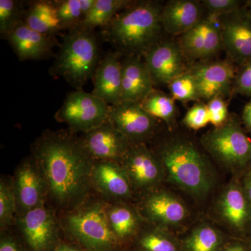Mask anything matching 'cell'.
I'll return each mask as SVG.
<instances>
[{"mask_svg": "<svg viewBox=\"0 0 251 251\" xmlns=\"http://www.w3.org/2000/svg\"><path fill=\"white\" fill-rule=\"evenodd\" d=\"M105 214L109 226L120 243L133 237L140 227L136 211L122 202H107Z\"/></svg>", "mask_w": 251, "mask_h": 251, "instance_id": "obj_25", "label": "cell"}, {"mask_svg": "<svg viewBox=\"0 0 251 251\" xmlns=\"http://www.w3.org/2000/svg\"><path fill=\"white\" fill-rule=\"evenodd\" d=\"M91 185L107 202H122L132 196L133 186L121 163L113 161H95Z\"/></svg>", "mask_w": 251, "mask_h": 251, "instance_id": "obj_14", "label": "cell"}, {"mask_svg": "<svg viewBox=\"0 0 251 251\" xmlns=\"http://www.w3.org/2000/svg\"><path fill=\"white\" fill-rule=\"evenodd\" d=\"M243 119L248 130L251 133V101L249 102L244 109Z\"/></svg>", "mask_w": 251, "mask_h": 251, "instance_id": "obj_41", "label": "cell"}, {"mask_svg": "<svg viewBox=\"0 0 251 251\" xmlns=\"http://www.w3.org/2000/svg\"><path fill=\"white\" fill-rule=\"evenodd\" d=\"M163 6L153 1H134L117 14L99 35L122 57L140 55L159 41Z\"/></svg>", "mask_w": 251, "mask_h": 251, "instance_id": "obj_2", "label": "cell"}, {"mask_svg": "<svg viewBox=\"0 0 251 251\" xmlns=\"http://www.w3.org/2000/svg\"><path fill=\"white\" fill-rule=\"evenodd\" d=\"M122 57L116 51L108 52L100 59L92 77V93L109 105L122 101Z\"/></svg>", "mask_w": 251, "mask_h": 251, "instance_id": "obj_18", "label": "cell"}, {"mask_svg": "<svg viewBox=\"0 0 251 251\" xmlns=\"http://www.w3.org/2000/svg\"><path fill=\"white\" fill-rule=\"evenodd\" d=\"M171 97L182 102L200 99L197 82L191 71H186L175 77L168 85Z\"/></svg>", "mask_w": 251, "mask_h": 251, "instance_id": "obj_32", "label": "cell"}, {"mask_svg": "<svg viewBox=\"0 0 251 251\" xmlns=\"http://www.w3.org/2000/svg\"><path fill=\"white\" fill-rule=\"evenodd\" d=\"M31 155L45 180L48 199L63 213L85 202L92 189L94 160L69 128L46 130L31 144Z\"/></svg>", "mask_w": 251, "mask_h": 251, "instance_id": "obj_1", "label": "cell"}, {"mask_svg": "<svg viewBox=\"0 0 251 251\" xmlns=\"http://www.w3.org/2000/svg\"><path fill=\"white\" fill-rule=\"evenodd\" d=\"M108 120L131 144H145L156 128L157 119L139 102L121 101L109 106Z\"/></svg>", "mask_w": 251, "mask_h": 251, "instance_id": "obj_10", "label": "cell"}, {"mask_svg": "<svg viewBox=\"0 0 251 251\" xmlns=\"http://www.w3.org/2000/svg\"><path fill=\"white\" fill-rule=\"evenodd\" d=\"M210 123L214 126L219 127L227 122L228 110L227 105L221 97H216L209 100L207 104Z\"/></svg>", "mask_w": 251, "mask_h": 251, "instance_id": "obj_36", "label": "cell"}, {"mask_svg": "<svg viewBox=\"0 0 251 251\" xmlns=\"http://www.w3.org/2000/svg\"><path fill=\"white\" fill-rule=\"evenodd\" d=\"M21 61L41 60L55 57L54 48L59 46L54 36L41 34L25 23L16 26L4 38Z\"/></svg>", "mask_w": 251, "mask_h": 251, "instance_id": "obj_15", "label": "cell"}, {"mask_svg": "<svg viewBox=\"0 0 251 251\" xmlns=\"http://www.w3.org/2000/svg\"><path fill=\"white\" fill-rule=\"evenodd\" d=\"M202 6L191 0L170 1L163 7L161 23L171 35L184 34L202 20Z\"/></svg>", "mask_w": 251, "mask_h": 251, "instance_id": "obj_21", "label": "cell"}, {"mask_svg": "<svg viewBox=\"0 0 251 251\" xmlns=\"http://www.w3.org/2000/svg\"><path fill=\"white\" fill-rule=\"evenodd\" d=\"M142 57L130 55L122 59V101L141 103L154 89L152 77Z\"/></svg>", "mask_w": 251, "mask_h": 251, "instance_id": "obj_20", "label": "cell"}, {"mask_svg": "<svg viewBox=\"0 0 251 251\" xmlns=\"http://www.w3.org/2000/svg\"><path fill=\"white\" fill-rule=\"evenodd\" d=\"M221 244V235L211 226H199L193 231L185 242L187 251H217Z\"/></svg>", "mask_w": 251, "mask_h": 251, "instance_id": "obj_29", "label": "cell"}, {"mask_svg": "<svg viewBox=\"0 0 251 251\" xmlns=\"http://www.w3.org/2000/svg\"><path fill=\"white\" fill-rule=\"evenodd\" d=\"M131 0H96L86 15L82 22L77 27L95 30L106 27L119 13L133 4Z\"/></svg>", "mask_w": 251, "mask_h": 251, "instance_id": "obj_26", "label": "cell"}, {"mask_svg": "<svg viewBox=\"0 0 251 251\" xmlns=\"http://www.w3.org/2000/svg\"><path fill=\"white\" fill-rule=\"evenodd\" d=\"M25 12L23 1L0 0V34L2 39L25 21Z\"/></svg>", "mask_w": 251, "mask_h": 251, "instance_id": "obj_31", "label": "cell"}, {"mask_svg": "<svg viewBox=\"0 0 251 251\" xmlns=\"http://www.w3.org/2000/svg\"><path fill=\"white\" fill-rule=\"evenodd\" d=\"M202 144L225 166L239 168L251 162V140L233 121L226 122L204 135Z\"/></svg>", "mask_w": 251, "mask_h": 251, "instance_id": "obj_7", "label": "cell"}, {"mask_svg": "<svg viewBox=\"0 0 251 251\" xmlns=\"http://www.w3.org/2000/svg\"><path fill=\"white\" fill-rule=\"evenodd\" d=\"M238 14L223 16L220 29L227 54L234 60L244 61L251 58V18Z\"/></svg>", "mask_w": 251, "mask_h": 251, "instance_id": "obj_19", "label": "cell"}, {"mask_svg": "<svg viewBox=\"0 0 251 251\" xmlns=\"http://www.w3.org/2000/svg\"><path fill=\"white\" fill-rule=\"evenodd\" d=\"M25 23L41 34L54 36L61 31L55 0H36L26 9Z\"/></svg>", "mask_w": 251, "mask_h": 251, "instance_id": "obj_24", "label": "cell"}, {"mask_svg": "<svg viewBox=\"0 0 251 251\" xmlns=\"http://www.w3.org/2000/svg\"><path fill=\"white\" fill-rule=\"evenodd\" d=\"M202 4L210 17L214 18L236 12L239 8V1L237 0H204Z\"/></svg>", "mask_w": 251, "mask_h": 251, "instance_id": "obj_35", "label": "cell"}, {"mask_svg": "<svg viewBox=\"0 0 251 251\" xmlns=\"http://www.w3.org/2000/svg\"><path fill=\"white\" fill-rule=\"evenodd\" d=\"M179 44L183 54L201 60L214 57L224 48L221 29L211 17L201 20L183 34Z\"/></svg>", "mask_w": 251, "mask_h": 251, "instance_id": "obj_16", "label": "cell"}, {"mask_svg": "<svg viewBox=\"0 0 251 251\" xmlns=\"http://www.w3.org/2000/svg\"><path fill=\"white\" fill-rule=\"evenodd\" d=\"M109 106L93 94L75 90L67 94L54 118L74 133H84L108 120Z\"/></svg>", "mask_w": 251, "mask_h": 251, "instance_id": "obj_6", "label": "cell"}, {"mask_svg": "<svg viewBox=\"0 0 251 251\" xmlns=\"http://www.w3.org/2000/svg\"><path fill=\"white\" fill-rule=\"evenodd\" d=\"M0 251H29L21 237L9 232V229L1 231Z\"/></svg>", "mask_w": 251, "mask_h": 251, "instance_id": "obj_37", "label": "cell"}, {"mask_svg": "<svg viewBox=\"0 0 251 251\" xmlns=\"http://www.w3.org/2000/svg\"><path fill=\"white\" fill-rule=\"evenodd\" d=\"M235 87L238 93L251 96V62L241 69L236 77Z\"/></svg>", "mask_w": 251, "mask_h": 251, "instance_id": "obj_38", "label": "cell"}, {"mask_svg": "<svg viewBox=\"0 0 251 251\" xmlns=\"http://www.w3.org/2000/svg\"><path fill=\"white\" fill-rule=\"evenodd\" d=\"M197 82L200 99L210 100L228 94L234 77L233 67L226 61L202 62L190 69Z\"/></svg>", "mask_w": 251, "mask_h": 251, "instance_id": "obj_17", "label": "cell"}, {"mask_svg": "<svg viewBox=\"0 0 251 251\" xmlns=\"http://www.w3.org/2000/svg\"><path fill=\"white\" fill-rule=\"evenodd\" d=\"M17 214L16 198L13 189L12 179L0 180V227L1 231L9 229Z\"/></svg>", "mask_w": 251, "mask_h": 251, "instance_id": "obj_30", "label": "cell"}, {"mask_svg": "<svg viewBox=\"0 0 251 251\" xmlns=\"http://www.w3.org/2000/svg\"><path fill=\"white\" fill-rule=\"evenodd\" d=\"M225 251H245V250H244V248L242 246L234 245L229 247L228 249H226Z\"/></svg>", "mask_w": 251, "mask_h": 251, "instance_id": "obj_42", "label": "cell"}, {"mask_svg": "<svg viewBox=\"0 0 251 251\" xmlns=\"http://www.w3.org/2000/svg\"><path fill=\"white\" fill-rule=\"evenodd\" d=\"M105 201L88 198L64 213L60 226L72 242L85 251H120V241L109 226Z\"/></svg>", "mask_w": 251, "mask_h": 251, "instance_id": "obj_5", "label": "cell"}, {"mask_svg": "<svg viewBox=\"0 0 251 251\" xmlns=\"http://www.w3.org/2000/svg\"><path fill=\"white\" fill-rule=\"evenodd\" d=\"M248 16H249V17H250L251 18V9L250 10V11H249V12L248 13Z\"/></svg>", "mask_w": 251, "mask_h": 251, "instance_id": "obj_43", "label": "cell"}, {"mask_svg": "<svg viewBox=\"0 0 251 251\" xmlns=\"http://www.w3.org/2000/svg\"><path fill=\"white\" fill-rule=\"evenodd\" d=\"M141 105L149 114L155 117L171 123L173 121L176 111L175 99L161 92L153 89L143 101Z\"/></svg>", "mask_w": 251, "mask_h": 251, "instance_id": "obj_28", "label": "cell"}, {"mask_svg": "<svg viewBox=\"0 0 251 251\" xmlns=\"http://www.w3.org/2000/svg\"><path fill=\"white\" fill-rule=\"evenodd\" d=\"M54 251H85L78 245L74 242H67L61 241L59 245Z\"/></svg>", "mask_w": 251, "mask_h": 251, "instance_id": "obj_39", "label": "cell"}, {"mask_svg": "<svg viewBox=\"0 0 251 251\" xmlns=\"http://www.w3.org/2000/svg\"><path fill=\"white\" fill-rule=\"evenodd\" d=\"M143 206L147 217L157 224L176 225L186 217L184 204L166 191H156L149 195Z\"/></svg>", "mask_w": 251, "mask_h": 251, "instance_id": "obj_22", "label": "cell"}, {"mask_svg": "<svg viewBox=\"0 0 251 251\" xmlns=\"http://www.w3.org/2000/svg\"><path fill=\"white\" fill-rule=\"evenodd\" d=\"M210 122L207 105L202 103L195 104L185 115L183 123L188 128L198 130L206 126Z\"/></svg>", "mask_w": 251, "mask_h": 251, "instance_id": "obj_34", "label": "cell"}, {"mask_svg": "<svg viewBox=\"0 0 251 251\" xmlns=\"http://www.w3.org/2000/svg\"><path fill=\"white\" fill-rule=\"evenodd\" d=\"M154 85H169L185 71L183 52L179 44L159 41L143 54Z\"/></svg>", "mask_w": 251, "mask_h": 251, "instance_id": "obj_13", "label": "cell"}, {"mask_svg": "<svg viewBox=\"0 0 251 251\" xmlns=\"http://www.w3.org/2000/svg\"><path fill=\"white\" fill-rule=\"evenodd\" d=\"M220 209L224 219L238 230H244L251 224V206L239 185L232 184L226 188Z\"/></svg>", "mask_w": 251, "mask_h": 251, "instance_id": "obj_23", "label": "cell"}, {"mask_svg": "<svg viewBox=\"0 0 251 251\" xmlns=\"http://www.w3.org/2000/svg\"><path fill=\"white\" fill-rule=\"evenodd\" d=\"M15 224L29 251H54L62 241L60 224L46 205L16 216Z\"/></svg>", "mask_w": 251, "mask_h": 251, "instance_id": "obj_8", "label": "cell"}, {"mask_svg": "<svg viewBox=\"0 0 251 251\" xmlns=\"http://www.w3.org/2000/svg\"><path fill=\"white\" fill-rule=\"evenodd\" d=\"M170 179L195 197H205L213 186L210 168L198 149L187 141L174 140L157 154Z\"/></svg>", "mask_w": 251, "mask_h": 251, "instance_id": "obj_4", "label": "cell"}, {"mask_svg": "<svg viewBox=\"0 0 251 251\" xmlns=\"http://www.w3.org/2000/svg\"><path fill=\"white\" fill-rule=\"evenodd\" d=\"M242 188L251 206V170L244 176Z\"/></svg>", "mask_w": 251, "mask_h": 251, "instance_id": "obj_40", "label": "cell"}, {"mask_svg": "<svg viewBox=\"0 0 251 251\" xmlns=\"http://www.w3.org/2000/svg\"><path fill=\"white\" fill-rule=\"evenodd\" d=\"M120 163L133 188L148 190L154 188L164 176L161 161L145 144H131Z\"/></svg>", "mask_w": 251, "mask_h": 251, "instance_id": "obj_11", "label": "cell"}, {"mask_svg": "<svg viewBox=\"0 0 251 251\" xmlns=\"http://www.w3.org/2000/svg\"><path fill=\"white\" fill-rule=\"evenodd\" d=\"M96 0H55L62 31L78 27Z\"/></svg>", "mask_w": 251, "mask_h": 251, "instance_id": "obj_27", "label": "cell"}, {"mask_svg": "<svg viewBox=\"0 0 251 251\" xmlns=\"http://www.w3.org/2000/svg\"><path fill=\"white\" fill-rule=\"evenodd\" d=\"M99 42L95 30L80 27L68 30L62 36L50 74L63 77L75 90H82L102 59Z\"/></svg>", "mask_w": 251, "mask_h": 251, "instance_id": "obj_3", "label": "cell"}, {"mask_svg": "<svg viewBox=\"0 0 251 251\" xmlns=\"http://www.w3.org/2000/svg\"><path fill=\"white\" fill-rule=\"evenodd\" d=\"M80 139L94 161L120 163L131 145L128 138L119 131L108 119L99 126L82 133Z\"/></svg>", "mask_w": 251, "mask_h": 251, "instance_id": "obj_12", "label": "cell"}, {"mask_svg": "<svg viewBox=\"0 0 251 251\" xmlns=\"http://www.w3.org/2000/svg\"><path fill=\"white\" fill-rule=\"evenodd\" d=\"M12 183L17 207L16 216L46 205L48 194L45 180L31 155L18 165Z\"/></svg>", "mask_w": 251, "mask_h": 251, "instance_id": "obj_9", "label": "cell"}, {"mask_svg": "<svg viewBox=\"0 0 251 251\" xmlns=\"http://www.w3.org/2000/svg\"><path fill=\"white\" fill-rule=\"evenodd\" d=\"M142 251H177L170 236L158 229H150L140 234L138 241Z\"/></svg>", "mask_w": 251, "mask_h": 251, "instance_id": "obj_33", "label": "cell"}]
</instances>
